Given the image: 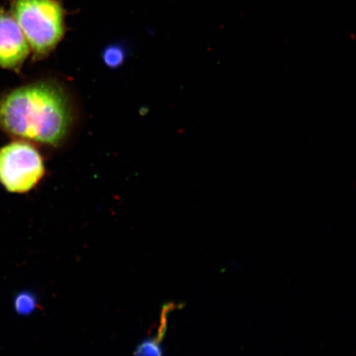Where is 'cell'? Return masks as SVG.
Listing matches in <instances>:
<instances>
[{
  "label": "cell",
  "mask_w": 356,
  "mask_h": 356,
  "mask_svg": "<svg viewBox=\"0 0 356 356\" xmlns=\"http://www.w3.org/2000/svg\"><path fill=\"white\" fill-rule=\"evenodd\" d=\"M38 307L37 298L33 293L24 292L17 296L15 302V310L20 315H29Z\"/></svg>",
  "instance_id": "8992f818"
},
{
  "label": "cell",
  "mask_w": 356,
  "mask_h": 356,
  "mask_svg": "<svg viewBox=\"0 0 356 356\" xmlns=\"http://www.w3.org/2000/svg\"><path fill=\"white\" fill-rule=\"evenodd\" d=\"M30 50L15 17L0 10V67L19 70L29 56Z\"/></svg>",
  "instance_id": "277c9868"
},
{
  "label": "cell",
  "mask_w": 356,
  "mask_h": 356,
  "mask_svg": "<svg viewBox=\"0 0 356 356\" xmlns=\"http://www.w3.org/2000/svg\"><path fill=\"white\" fill-rule=\"evenodd\" d=\"M13 16L35 56L50 54L63 38L64 10L57 0H15Z\"/></svg>",
  "instance_id": "7a4b0ae2"
},
{
  "label": "cell",
  "mask_w": 356,
  "mask_h": 356,
  "mask_svg": "<svg viewBox=\"0 0 356 356\" xmlns=\"http://www.w3.org/2000/svg\"><path fill=\"white\" fill-rule=\"evenodd\" d=\"M74 119L68 93L53 81L17 88L0 99V127L13 136L37 143L61 145Z\"/></svg>",
  "instance_id": "6da1fadb"
},
{
  "label": "cell",
  "mask_w": 356,
  "mask_h": 356,
  "mask_svg": "<svg viewBox=\"0 0 356 356\" xmlns=\"http://www.w3.org/2000/svg\"><path fill=\"white\" fill-rule=\"evenodd\" d=\"M44 175L41 154L26 142H13L0 150V182L10 193H28Z\"/></svg>",
  "instance_id": "3957f363"
},
{
  "label": "cell",
  "mask_w": 356,
  "mask_h": 356,
  "mask_svg": "<svg viewBox=\"0 0 356 356\" xmlns=\"http://www.w3.org/2000/svg\"><path fill=\"white\" fill-rule=\"evenodd\" d=\"M168 314L163 312V322L159 330L158 336L153 339L146 340L138 345L134 356H164L160 341L163 339L166 332Z\"/></svg>",
  "instance_id": "5b68a950"
},
{
  "label": "cell",
  "mask_w": 356,
  "mask_h": 356,
  "mask_svg": "<svg viewBox=\"0 0 356 356\" xmlns=\"http://www.w3.org/2000/svg\"><path fill=\"white\" fill-rule=\"evenodd\" d=\"M123 52L118 47H111L105 51L104 60L106 65L114 67L122 63L123 60Z\"/></svg>",
  "instance_id": "52a82bcc"
}]
</instances>
